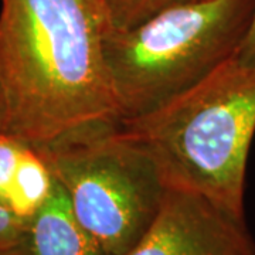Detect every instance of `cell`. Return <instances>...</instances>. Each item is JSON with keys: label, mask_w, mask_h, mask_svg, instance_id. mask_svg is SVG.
<instances>
[{"label": "cell", "mask_w": 255, "mask_h": 255, "mask_svg": "<svg viewBox=\"0 0 255 255\" xmlns=\"http://www.w3.org/2000/svg\"><path fill=\"white\" fill-rule=\"evenodd\" d=\"M102 34V9L90 0H1L10 135L37 146L74 128L118 121Z\"/></svg>", "instance_id": "1"}, {"label": "cell", "mask_w": 255, "mask_h": 255, "mask_svg": "<svg viewBox=\"0 0 255 255\" xmlns=\"http://www.w3.org/2000/svg\"><path fill=\"white\" fill-rule=\"evenodd\" d=\"M155 162L164 186L191 191L244 220L255 135V65L234 54L159 108L115 122Z\"/></svg>", "instance_id": "2"}, {"label": "cell", "mask_w": 255, "mask_h": 255, "mask_svg": "<svg viewBox=\"0 0 255 255\" xmlns=\"http://www.w3.org/2000/svg\"><path fill=\"white\" fill-rule=\"evenodd\" d=\"M254 13L255 0H203L104 31L119 119L159 108L217 70L238 51Z\"/></svg>", "instance_id": "3"}, {"label": "cell", "mask_w": 255, "mask_h": 255, "mask_svg": "<svg viewBox=\"0 0 255 255\" xmlns=\"http://www.w3.org/2000/svg\"><path fill=\"white\" fill-rule=\"evenodd\" d=\"M31 147L108 255L127 254L153 223L167 187L150 156L115 122L74 128Z\"/></svg>", "instance_id": "4"}, {"label": "cell", "mask_w": 255, "mask_h": 255, "mask_svg": "<svg viewBox=\"0 0 255 255\" xmlns=\"http://www.w3.org/2000/svg\"><path fill=\"white\" fill-rule=\"evenodd\" d=\"M125 255H255L244 220L191 191L167 189L153 223Z\"/></svg>", "instance_id": "5"}, {"label": "cell", "mask_w": 255, "mask_h": 255, "mask_svg": "<svg viewBox=\"0 0 255 255\" xmlns=\"http://www.w3.org/2000/svg\"><path fill=\"white\" fill-rule=\"evenodd\" d=\"M26 243L30 255H108L77 220L55 179L50 197L28 223Z\"/></svg>", "instance_id": "6"}, {"label": "cell", "mask_w": 255, "mask_h": 255, "mask_svg": "<svg viewBox=\"0 0 255 255\" xmlns=\"http://www.w3.org/2000/svg\"><path fill=\"white\" fill-rule=\"evenodd\" d=\"M53 186L54 176L48 166L26 143L11 186L9 209L18 217L30 221L50 197Z\"/></svg>", "instance_id": "7"}, {"label": "cell", "mask_w": 255, "mask_h": 255, "mask_svg": "<svg viewBox=\"0 0 255 255\" xmlns=\"http://www.w3.org/2000/svg\"><path fill=\"white\" fill-rule=\"evenodd\" d=\"M203 0H104V31L135 27L163 10Z\"/></svg>", "instance_id": "8"}, {"label": "cell", "mask_w": 255, "mask_h": 255, "mask_svg": "<svg viewBox=\"0 0 255 255\" xmlns=\"http://www.w3.org/2000/svg\"><path fill=\"white\" fill-rule=\"evenodd\" d=\"M24 142L10 133L0 135V204L9 207L10 193Z\"/></svg>", "instance_id": "9"}, {"label": "cell", "mask_w": 255, "mask_h": 255, "mask_svg": "<svg viewBox=\"0 0 255 255\" xmlns=\"http://www.w3.org/2000/svg\"><path fill=\"white\" fill-rule=\"evenodd\" d=\"M27 220L16 216L9 207L0 204V248L21 244L27 238Z\"/></svg>", "instance_id": "10"}, {"label": "cell", "mask_w": 255, "mask_h": 255, "mask_svg": "<svg viewBox=\"0 0 255 255\" xmlns=\"http://www.w3.org/2000/svg\"><path fill=\"white\" fill-rule=\"evenodd\" d=\"M236 55L243 63L255 65V13L253 21H251V26L248 28L246 37H244V40H243Z\"/></svg>", "instance_id": "11"}, {"label": "cell", "mask_w": 255, "mask_h": 255, "mask_svg": "<svg viewBox=\"0 0 255 255\" xmlns=\"http://www.w3.org/2000/svg\"><path fill=\"white\" fill-rule=\"evenodd\" d=\"M10 129V111L9 101L6 95V90L3 85V80L0 75V135L1 133H9Z\"/></svg>", "instance_id": "12"}, {"label": "cell", "mask_w": 255, "mask_h": 255, "mask_svg": "<svg viewBox=\"0 0 255 255\" xmlns=\"http://www.w3.org/2000/svg\"><path fill=\"white\" fill-rule=\"evenodd\" d=\"M0 255H30L27 243H21L18 246L9 247V248H0Z\"/></svg>", "instance_id": "13"}, {"label": "cell", "mask_w": 255, "mask_h": 255, "mask_svg": "<svg viewBox=\"0 0 255 255\" xmlns=\"http://www.w3.org/2000/svg\"><path fill=\"white\" fill-rule=\"evenodd\" d=\"M91 3H94V4H97V6H100L101 7V4L104 3V0H90Z\"/></svg>", "instance_id": "14"}]
</instances>
